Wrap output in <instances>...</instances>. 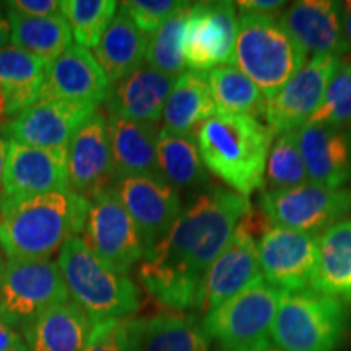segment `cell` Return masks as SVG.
<instances>
[{"mask_svg": "<svg viewBox=\"0 0 351 351\" xmlns=\"http://www.w3.org/2000/svg\"><path fill=\"white\" fill-rule=\"evenodd\" d=\"M251 210L249 199L231 189L197 195L138 267L145 291L173 313L195 307L202 276Z\"/></svg>", "mask_w": 351, "mask_h": 351, "instance_id": "1", "label": "cell"}, {"mask_svg": "<svg viewBox=\"0 0 351 351\" xmlns=\"http://www.w3.org/2000/svg\"><path fill=\"white\" fill-rule=\"evenodd\" d=\"M274 132L257 117L215 114L197 130L202 161L231 191L249 199L265 186Z\"/></svg>", "mask_w": 351, "mask_h": 351, "instance_id": "2", "label": "cell"}, {"mask_svg": "<svg viewBox=\"0 0 351 351\" xmlns=\"http://www.w3.org/2000/svg\"><path fill=\"white\" fill-rule=\"evenodd\" d=\"M88 200L72 191L25 199L0 210V247L8 261L51 258L83 231Z\"/></svg>", "mask_w": 351, "mask_h": 351, "instance_id": "3", "label": "cell"}, {"mask_svg": "<svg viewBox=\"0 0 351 351\" xmlns=\"http://www.w3.org/2000/svg\"><path fill=\"white\" fill-rule=\"evenodd\" d=\"M57 263L70 300L82 307L95 324L129 319L142 306L137 285L127 275L104 265L80 236L65 241Z\"/></svg>", "mask_w": 351, "mask_h": 351, "instance_id": "4", "label": "cell"}, {"mask_svg": "<svg viewBox=\"0 0 351 351\" xmlns=\"http://www.w3.org/2000/svg\"><path fill=\"white\" fill-rule=\"evenodd\" d=\"M307 56L282 25L280 15L241 12L232 65L251 78L267 99L304 67Z\"/></svg>", "mask_w": 351, "mask_h": 351, "instance_id": "5", "label": "cell"}, {"mask_svg": "<svg viewBox=\"0 0 351 351\" xmlns=\"http://www.w3.org/2000/svg\"><path fill=\"white\" fill-rule=\"evenodd\" d=\"M348 330L345 302L314 289L287 293L270 332L280 351H337Z\"/></svg>", "mask_w": 351, "mask_h": 351, "instance_id": "6", "label": "cell"}, {"mask_svg": "<svg viewBox=\"0 0 351 351\" xmlns=\"http://www.w3.org/2000/svg\"><path fill=\"white\" fill-rule=\"evenodd\" d=\"M287 293L261 278L205 314L202 327L223 350L270 345V332Z\"/></svg>", "mask_w": 351, "mask_h": 351, "instance_id": "7", "label": "cell"}, {"mask_svg": "<svg viewBox=\"0 0 351 351\" xmlns=\"http://www.w3.org/2000/svg\"><path fill=\"white\" fill-rule=\"evenodd\" d=\"M59 263L51 258H13L0 282V319L23 330L51 307L69 301Z\"/></svg>", "mask_w": 351, "mask_h": 351, "instance_id": "8", "label": "cell"}, {"mask_svg": "<svg viewBox=\"0 0 351 351\" xmlns=\"http://www.w3.org/2000/svg\"><path fill=\"white\" fill-rule=\"evenodd\" d=\"M262 217L251 210L241 219L230 243L208 267L199 285L195 309L207 314L263 278L256 236L263 232Z\"/></svg>", "mask_w": 351, "mask_h": 351, "instance_id": "9", "label": "cell"}, {"mask_svg": "<svg viewBox=\"0 0 351 351\" xmlns=\"http://www.w3.org/2000/svg\"><path fill=\"white\" fill-rule=\"evenodd\" d=\"M258 205L270 225L320 234L351 212V187L307 181L285 191H262Z\"/></svg>", "mask_w": 351, "mask_h": 351, "instance_id": "10", "label": "cell"}, {"mask_svg": "<svg viewBox=\"0 0 351 351\" xmlns=\"http://www.w3.org/2000/svg\"><path fill=\"white\" fill-rule=\"evenodd\" d=\"M83 241L104 265L127 275L145 257V245L134 219L121 204L114 187L88 197Z\"/></svg>", "mask_w": 351, "mask_h": 351, "instance_id": "11", "label": "cell"}, {"mask_svg": "<svg viewBox=\"0 0 351 351\" xmlns=\"http://www.w3.org/2000/svg\"><path fill=\"white\" fill-rule=\"evenodd\" d=\"M70 191L67 148H38L8 140L0 210L25 199Z\"/></svg>", "mask_w": 351, "mask_h": 351, "instance_id": "12", "label": "cell"}, {"mask_svg": "<svg viewBox=\"0 0 351 351\" xmlns=\"http://www.w3.org/2000/svg\"><path fill=\"white\" fill-rule=\"evenodd\" d=\"M319 236L267 226L257 241L263 280L285 293L311 289L317 263Z\"/></svg>", "mask_w": 351, "mask_h": 351, "instance_id": "13", "label": "cell"}, {"mask_svg": "<svg viewBox=\"0 0 351 351\" xmlns=\"http://www.w3.org/2000/svg\"><path fill=\"white\" fill-rule=\"evenodd\" d=\"M236 36L238 19L234 2L191 3L184 43L189 70L210 72L219 65H232Z\"/></svg>", "mask_w": 351, "mask_h": 351, "instance_id": "14", "label": "cell"}, {"mask_svg": "<svg viewBox=\"0 0 351 351\" xmlns=\"http://www.w3.org/2000/svg\"><path fill=\"white\" fill-rule=\"evenodd\" d=\"M341 62V57L337 56H313L274 98L267 101L265 121L274 135L301 129L311 119Z\"/></svg>", "mask_w": 351, "mask_h": 351, "instance_id": "15", "label": "cell"}, {"mask_svg": "<svg viewBox=\"0 0 351 351\" xmlns=\"http://www.w3.org/2000/svg\"><path fill=\"white\" fill-rule=\"evenodd\" d=\"M114 191L134 219L147 256L182 212L178 189L161 176H135L117 181Z\"/></svg>", "mask_w": 351, "mask_h": 351, "instance_id": "16", "label": "cell"}, {"mask_svg": "<svg viewBox=\"0 0 351 351\" xmlns=\"http://www.w3.org/2000/svg\"><path fill=\"white\" fill-rule=\"evenodd\" d=\"M91 103L69 99L41 101L5 125L13 142L38 148H67L77 130L96 112Z\"/></svg>", "mask_w": 351, "mask_h": 351, "instance_id": "17", "label": "cell"}, {"mask_svg": "<svg viewBox=\"0 0 351 351\" xmlns=\"http://www.w3.org/2000/svg\"><path fill=\"white\" fill-rule=\"evenodd\" d=\"M67 173L70 191L85 199L116 186L108 119L101 112L96 111L70 140Z\"/></svg>", "mask_w": 351, "mask_h": 351, "instance_id": "18", "label": "cell"}, {"mask_svg": "<svg viewBox=\"0 0 351 351\" xmlns=\"http://www.w3.org/2000/svg\"><path fill=\"white\" fill-rule=\"evenodd\" d=\"M109 90L111 85L95 56L88 49L72 44L62 56L47 65L38 103L69 99L99 106L108 99Z\"/></svg>", "mask_w": 351, "mask_h": 351, "instance_id": "19", "label": "cell"}, {"mask_svg": "<svg viewBox=\"0 0 351 351\" xmlns=\"http://www.w3.org/2000/svg\"><path fill=\"white\" fill-rule=\"evenodd\" d=\"M280 21L307 54H346L341 3L332 0H301L291 3Z\"/></svg>", "mask_w": 351, "mask_h": 351, "instance_id": "20", "label": "cell"}, {"mask_svg": "<svg viewBox=\"0 0 351 351\" xmlns=\"http://www.w3.org/2000/svg\"><path fill=\"white\" fill-rule=\"evenodd\" d=\"M298 140L311 182L327 187H350L351 129L304 124L298 129Z\"/></svg>", "mask_w": 351, "mask_h": 351, "instance_id": "21", "label": "cell"}, {"mask_svg": "<svg viewBox=\"0 0 351 351\" xmlns=\"http://www.w3.org/2000/svg\"><path fill=\"white\" fill-rule=\"evenodd\" d=\"M124 322L130 351H208L210 339L195 315L160 313Z\"/></svg>", "mask_w": 351, "mask_h": 351, "instance_id": "22", "label": "cell"}, {"mask_svg": "<svg viewBox=\"0 0 351 351\" xmlns=\"http://www.w3.org/2000/svg\"><path fill=\"white\" fill-rule=\"evenodd\" d=\"M178 77L166 75L143 64L130 75L111 85L108 112L130 121L158 124Z\"/></svg>", "mask_w": 351, "mask_h": 351, "instance_id": "23", "label": "cell"}, {"mask_svg": "<svg viewBox=\"0 0 351 351\" xmlns=\"http://www.w3.org/2000/svg\"><path fill=\"white\" fill-rule=\"evenodd\" d=\"M160 132L152 122L130 121L109 114L108 134L116 182L135 176H161L156 155Z\"/></svg>", "mask_w": 351, "mask_h": 351, "instance_id": "24", "label": "cell"}, {"mask_svg": "<svg viewBox=\"0 0 351 351\" xmlns=\"http://www.w3.org/2000/svg\"><path fill=\"white\" fill-rule=\"evenodd\" d=\"M95 322L72 300L51 307L23 330L29 351H83Z\"/></svg>", "mask_w": 351, "mask_h": 351, "instance_id": "25", "label": "cell"}, {"mask_svg": "<svg viewBox=\"0 0 351 351\" xmlns=\"http://www.w3.org/2000/svg\"><path fill=\"white\" fill-rule=\"evenodd\" d=\"M311 289L351 304V218L341 219L319 236Z\"/></svg>", "mask_w": 351, "mask_h": 351, "instance_id": "26", "label": "cell"}, {"mask_svg": "<svg viewBox=\"0 0 351 351\" xmlns=\"http://www.w3.org/2000/svg\"><path fill=\"white\" fill-rule=\"evenodd\" d=\"M117 10V15H114L99 44L95 47V59L103 69L109 85L142 67L150 41V36L140 32L124 10Z\"/></svg>", "mask_w": 351, "mask_h": 351, "instance_id": "27", "label": "cell"}, {"mask_svg": "<svg viewBox=\"0 0 351 351\" xmlns=\"http://www.w3.org/2000/svg\"><path fill=\"white\" fill-rule=\"evenodd\" d=\"M217 114L208 72L186 70L176 80L163 111V132L192 134L197 127Z\"/></svg>", "mask_w": 351, "mask_h": 351, "instance_id": "28", "label": "cell"}, {"mask_svg": "<svg viewBox=\"0 0 351 351\" xmlns=\"http://www.w3.org/2000/svg\"><path fill=\"white\" fill-rule=\"evenodd\" d=\"M47 64L36 56L8 46L0 51V88L7 116L21 114L39 101Z\"/></svg>", "mask_w": 351, "mask_h": 351, "instance_id": "29", "label": "cell"}, {"mask_svg": "<svg viewBox=\"0 0 351 351\" xmlns=\"http://www.w3.org/2000/svg\"><path fill=\"white\" fill-rule=\"evenodd\" d=\"M7 16L13 46L39 57L47 65L72 46V32L64 15L34 19L7 8Z\"/></svg>", "mask_w": 351, "mask_h": 351, "instance_id": "30", "label": "cell"}, {"mask_svg": "<svg viewBox=\"0 0 351 351\" xmlns=\"http://www.w3.org/2000/svg\"><path fill=\"white\" fill-rule=\"evenodd\" d=\"M217 114L265 117L267 99L256 83L234 65H219L208 72Z\"/></svg>", "mask_w": 351, "mask_h": 351, "instance_id": "31", "label": "cell"}, {"mask_svg": "<svg viewBox=\"0 0 351 351\" xmlns=\"http://www.w3.org/2000/svg\"><path fill=\"white\" fill-rule=\"evenodd\" d=\"M156 155L161 178L173 187L187 189L207 182V168L192 134H168L161 130Z\"/></svg>", "mask_w": 351, "mask_h": 351, "instance_id": "32", "label": "cell"}, {"mask_svg": "<svg viewBox=\"0 0 351 351\" xmlns=\"http://www.w3.org/2000/svg\"><path fill=\"white\" fill-rule=\"evenodd\" d=\"M189 10H191V2H182L158 28V32L152 34L145 64L166 75L179 77L186 72L184 43H186Z\"/></svg>", "mask_w": 351, "mask_h": 351, "instance_id": "33", "label": "cell"}, {"mask_svg": "<svg viewBox=\"0 0 351 351\" xmlns=\"http://www.w3.org/2000/svg\"><path fill=\"white\" fill-rule=\"evenodd\" d=\"M60 8L77 46L95 49L116 15L119 3L114 0H64Z\"/></svg>", "mask_w": 351, "mask_h": 351, "instance_id": "34", "label": "cell"}, {"mask_svg": "<svg viewBox=\"0 0 351 351\" xmlns=\"http://www.w3.org/2000/svg\"><path fill=\"white\" fill-rule=\"evenodd\" d=\"M309 181L302 160L298 130L276 135L265 168L263 191H285Z\"/></svg>", "mask_w": 351, "mask_h": 351, "instance_id": "35", "label": "cell"}, {"mask_svg": "<svg viewBox=\"0 0 351 351\" xmlns=\"http://www.w3.org/2000/svg\"><path fill=\"white\" fill-rule=\"evenodd\" d=\"M306 124L351 129V60H343L328 83L319 108Z\"/></svg>", "mask_w": 351, "mask_h": 351, "instance_id": "36", "label": "cell"}, {"mask_svg": "<svg viewBox=\"0 0 351 351\" xmlns=\"http://www.w3.org/2000/svg\"><path fill=\"white\" fill-rule=\"evenodd\" d=\"M181 3L174 0H129L122 2L119 8L127 13L140 32L150 36Z\"/></svg>", "mask_w": 351, "mask_h": 351, "instance_id": "37", "label": "cell"}, {"mask_svg": "<svg viewBox=\"0 0 351 351\" xmlns=\"http://www.w3.org/2000/svg\"><path fill=\"white\" fill-rule=\"evenodd\" d=\"M124 320L111 319L95 324L86 348L83 351H130Z\"/></svg>", "mask_w": 351, "mask_h": 351, "instance_id": "38", "label": "cell"}, {"mask_svg": "<svg viewBox=\"0 0 351 351\" xmlns=\"http://www.w3.org/2000/svg\"><path fill=\"white\" fill-rule=\"evenodd\" d=\"M5 5L20 15L34 16V19L62 15L60 2L57 0H13V2H7Z\"/></svg>", "mask_w": 351, "mask_h": 351, "instance_id": "39", "label": "cell"}, {"mask_svg": "<svg viewBox=\"0 0 351 351\" xmlns=\"http://www.w3.org/2000/svg\"><path fill=\"white\" fill-rule=\"evenodd\" d=\"M287 2L283 0H241L236 2V8L239 12H254V13H265V15H275L282 12Z\"/></svg>", "mask_w": 351, "mask_h": 351, "instance_id": "40", "label": "cell"}, {"mask_svg": "<svg viewBox=\"0 0 351 351\" xmlns=\"http://www.w3.org/2000/svg\"><path fill=\"white\" fill-rule=\"evenodd\" d=\"M21 341L23 339L20 337V333L0 319V351H8Z\"/></svg>", "mask_w": 351, "mask_h": 351, "instance_id": "41", "label": "cell"}, {"mask_svg": "<svg viewBox=\"0 0 351 351\" xmlns=\"http://www.w3.org/2000/svg\"><path fill=\"white\" fill-rule=\"evenodd\" d=\"M12 41V28L8 21L7 13L3 12V7L0 5V51L8 47V43Z\"/></svg>", "mask_w": 351, "mask_h": 351, "instance_id": "42", "label": "cell"}, {"mask_svg": "<svg viewBox=\"0 0 351 351\" xmlns=\"http://www.w3.org/2000/svg\"><path fill=\"white\" fill-rule=\"evenodd\" d=\"M341 13H343V38L346 51L351 52V0L341 3Z\"/></svg>", "mask_w": 351, "mask_h": 351, "instance_id": "43", "label": "cell"}, {"mask_svg": "<svg viewBox=\"0 0 351 351\" xmlns=\"http://www.w3.org/2000/svg\"><path fill=\"white\" fill-rule=\"evenodd\" d=\"M5 158H7V143L0 138V192H2L3 182V169H5Z\"/></svg>", "mask_w": 351, "mask_h": 351, "instance_id": "44", "label": "cell"}, {"mask_svg": "<svg viewBox=\"0 0 351 351\" xmlns=\"http://www.w3.org/2000/svg\"><path fill=\"white\" fill-rule=\"evenodd\" d=\"M223 351H280V350L271 348L270 345H267V346H254V348H243V350H223Z\"/></svg>", "mask_w": 351, "mask_h": 351, "instance_id": "45", "label": "cell"}, {"mask_svg": "<svg viewBox=\"0 0 351 351\" xmlns=\"http://www.w3.org/2000/svg\"><path fill=\"white\" fill-rule=\"evenodd\" d=\"M2 116H7V109H5V96H3L2 88H0V119Z\"/></svg>", "mask_w": 351, "mask_h": 351, "instance_id": "46", "label": "cell"}, {"mask_svg": "<svg viewBox=\"0 0 351 351\" xmlns=\"http://www.w3.org/2000/svg\"><path fill=\"white\" fill-rule=\"evenodd\" d=\"M8 351H29V348H28V345L25 343V341H21V343L13 346V348H10Z\"/></svg>", "mask_w": 351, "mask_h": 351, "instance_id": "47", "label": "cell"}, {"mask_svg": "<svg viewBox=\"0 0 351 351\" xmlns=\"http://www.w3.org/2000/svg\"><path fill=\"white\" fill-rule=\"evenodd\" d=\"M3 271H5V262H3V258L0 257V282H2Z\"/></svg>", "mask_w": 351, "mask_h": 351, "instance_id": "48", "label": "cell"}]
</instances>
